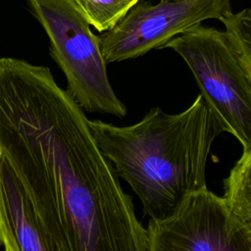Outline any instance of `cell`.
<instances>
[{
  "label": "cell",
  "instance_id": "cell-3",
  "mask_svg": "<svg viewBox=\"0 0 251 251\" xmlns=\"http://www.w3.org/2000/svg\"><path fill=\"white\" fill-rule=\"evenodd\" d=\"M26 1L49 38L50 53L74 100L88 112L125 118L126 108L110 83L99 38L72 1Z\"/></svg>",
  "mask_w": 251,
  "mask_h": 251
},
{
  "label": "cell",
  "instance_id": "cell-4",
  "mask_svg": "<svg viewBox=\"0 0 251 251\" xmlns=\"http://www.w3.org/2000/svg\"><path fill=\"white\" fill-rule=\"evenodd\" d=\"M188 66L223 131L251 149V80L225 30L199 25L169 41Z\"/></svg>",
  "mask_w": 251,
  "mask_h": 251
},
{
  "label": "cell",
  "instance_id": "cell-1",
  "mask_svg": "<svg viewBox=\"0 0 251 251\" xmlns=\"http://www.w3.org/2000/svg\"><path fill=\"white\" fill-rule=\"evenodd\" d=\"M89 120L44 66L0 60V152L56 251H149Z\"/></svg>",
  "mask_w": 251,
  "mask_h": 251
},
{
  "label": "cell",
  "instance_id": "cell-2",
  "mask_svg": "<svg viewBox=\"0 0 251 251\" xmlns=\"http://www.w3.org/2000/svg\"><path fill=\"white\" fill-rule=\"evenodd\" d=\"M88 125L102 154L152 221L169 218L190 194L207 187L211 147L223 132L201 94L177 114L155 107L130 126L100 120Z\"/></svg>",
  "mask_w": 251,
  "mask_h": 251
},
{
  "label": "cell",
  "instance_id": "cell-6",
  "mask_svg": "<svg viewBox=\"0 0 251 251\" xmlns=\"http://www.w3.org/2000/svg\"><path fill=\"white\" fill-rule=\"evenodd\" d=\"M149 251H251V233L226 199L207 187L162 221L150 220Z\"/></svg>",
  "mask_w": 251,
  "mask_h": 251
},
{
  "label": "cell",
  "instance_id": "cell-9",
  "mask_svg": "<svg viewBox=\"0 0 251 251\" xmlns=\"http://www.w3.org/2000/svg\"><path fill=\"white\" fill-rule=\"evenodd\" d=\"M89 25L100 32L113 28L140 0H71Z\"/></svg>",
  "mask_w": 251,
  "mask_h": 251
},
{
  "label": "cell",
  "instance_id": "cell-7",
  "mask_svg": "<svg viewBox=\"0 0 251 251\" xmlns=\"http://www.w3.org/2000/svg\"><path fill=\"white\" fill-rule=\"evenodd\" d=\"M0 244L5 251H56L22 179L1 152Z\"/></svg>",
  "mask_w": 251,
  "mask_h": 251
},
{
  "label": "cell",
  "instance_id": "cell-8",
  "mask_svg": "<svg viewBox=\"0 0 251 251\" xmlns=\"http://www.w3.org/2000/svg\"><path fill=\"white\" fill-rule=\"evenodd\" d=\"M228 207L251 233V149L242 152L224 180Z\"/></svg>",
  "mask_w": 251,
  "mask_h": 251
},
{
  "label": "cell",
  "instance_id": "cell-10",
  "mask_svg": "<svg viewBox=\"0 0 251 251\" xmlns=\"http://www.w3.org/2000/svg\"><path fill=\"white\" fill-rule=\"evenodd\" d=\"M220 22L224 25L225 31L251 80V9L232 13Z\"/></svg>",
  "mask_w": 251,
  "mask_h": 251
},
{
  "label": "cell",
  "instance_id": "cell-5",
  "mask_svg": "<svg viewBox=\"0 0 251 251\" xmlns=\"http://www.w3.org/2000/svg\"><path fill=\"white\" fill-rule=\"evenodd\" d=\"M232 14L230 0H160L138 2L110 30L98 36L105 62L140 57L162 49L173 38L206 21Z\"/></svg>",
  "mask_w": 251,
  "mask_h": 251
}]
</instances>
